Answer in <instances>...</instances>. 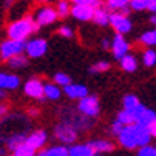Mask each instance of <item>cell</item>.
I'll return each instance as SVG.
<instances>
[{
  "label": "cell",
  "mask_w": 156,
  "mask_h": 156,
  "mask_svg": "<svg viewBox=\"0 0 156 156\" xmlns=\"http://www.w3.org/2000/svg\"><path fill=\"white\" fill-rule=\"evenodd\" d=\"M38 24L35 23L34 16H24L21 19H16L13 23L8 24L6 27V35L8 38H15V40H26L27 37H30L32 34L38 30Z\"/></svg>",
  "instance_id": "1"
},
{
  "label": "cell",
  "mask_w": 156,
  "mask_h": 156,
  "mask_svg": "<svg viewBox=\"0 0 156 156\" xmlns=\"http://www.w3.org/2000/svg\"><path fill=\"white\" fill-rule=\"evenodd\" d=\"M76 137H78V129L72 123L62 119L59 124H56V127H54V139H58L61 144H75Z\"/></svg>",
  "instance_id": "2"
},
{
  "label": "cell",
  "mask_w": 156,
  "mask_h": 156,
  "mask_svg": "<svg viewBox=\"0 0 156 156\" xmlns=\"http://www.w3.org/2000/svg\"><path fill=\"white\" fill-rule=\"evenodd\" d=\"M23 51H26V43L23 40L8 38L2 41V45H0V56H2L3 61H8L13 56L23 54Z\"/></svg>",
  "instance_id": "3"
},
{
  "label": "cell",
  "mask_w": 156,
  "mask_h": 156,
  "mask_svg": "<svg viewBox=\"0 0 156 156\" xmlns=\"http://www.w3.org/2000/svg\"><path fill=\"white\" fill-rule=\"evenodd\" d=\"M58 18H59V15H58V11H56V8L48 6V5H41L40 8H37V11L34 13V19L40 27L51 26Z\"/></svg>",
  "instance_id": "4"
},
{
  "label": "cell",
  "mask_w": 156,
  "mask_h": 156,
  "mask_svg": "<svg viewBox=\"0 0 156 156\" xmlns=\"http://www.w3.org/2000/svg\"><path fill=\"white\" fill-rule=\"evenodd\" d=\"M66 121L69 123H72L78 131H89L91 127L94 126V118L93 116H88V115H84V113L81 112H72V110H69V115L66 118Z\"/></svg>",
  "instance_id": "5"
},
{
  "label": "cell",
  "mask_w": 156,
  "mask_h": 156,
  "mask_svg": "<svg viewBox=\"0 0 156 156\" xmlns=\"http://www.w3.org/2000/svg\"><path fill=\"white\" fill-rule=\"evenodd\" d=\"M110 26L115 29L116 34H123V35L131 32V29H132L131 19L127 18V15H124L121 11H115L110 15Z\"/></svg>",
  "instance_id": "6"
},
{
  "label": "cell",
  "mask_w": 156,
  "mask_h": 156,
  "mask_svg": "<svg viewBox=\"0 0 156 156\" xmlns=\"http://www.w3.org/2000/svg\"><path fill=\"white\" fill-rule=\"evenodd\" d=\"M78 112L84 113V115L88 116H93L96 118L99 115V112H101V105H99V99L96 96H84L83 99H80V102H78Z\"/></svg>",
  "instance_id": "7"
},
{
  "label": "cell",
  "mask_w": 156,
  "mask_h": 156,
  "mask_svg": "<svg viewBox=\"0 0 156 156\" xmlns=\"http://www.w3.org/2000/svg\"><path fill=\"white\" fill-rule=\"evenodd\" d=\"M24 94L30 99H37V101H43L45 97V84L41 83L38 78H30L24 84Z\"/></svg>",
  "instance_id": "8"
},
{
  "label": "cell",
  "mask_w": 156,
  "mask_h": 156,
  "mask_svg": "<svg viewBox=\"0 0 156 156\" xmlns=\"http://www.w3.org/2000/svg\"><path fill=\"white\" fill-rule=\"evenodd\" d=\"M118 144L121 145L123 148L126 150H134V148H137L139 144H137V137H136V132H134V127L132 124L129 126H124L123 131L118 134Z\"/></svg>",
  "instance_id": "9"
},
{
  "label": "cell",
  "mask_w": 156,
  "mask_h": 156,
  "mask_svg": "<svg viewBox=\"0 0 156 156\" xmlns=\"http://www.w3.org/2000/svg\"><path fill=\"white\" fill-rule=\"evenodd\" d=\"M94 11H96V6H94V5H81V3H73V6H72V13H70V16L75 18L76 21L86 23V21H93V18H94Z\"/></svg>",
  "instance_id": "10"
},
{
  "label": "cell",
  "mask_w": 156,
  "mask_h": 156,
  "mask_svg": "<svg viewBox=\"0 0 156 156\" xmlns=\"http://www.w3.org/2000/svg\"><path fill=\"white\" fill-rule=\"evenodd\" d=\"M48 49V43L45 38H32L26 43V53L29 58H41Z\"/></svg>",
  "instance_id": "11"
},
{
  "label": "cell",
  "mask_w": 156,
  "mask_h": 156,
  "mask_svg": "<svg viewBox=\"0 0 156 156\" xmlns=\"http://www.w3.org/2000/svg\"><path fill=\"white\" fill-rule=\"evenodd\" d=\"M112 53L115 56V59H121L129 53V43L127 40L123 37V34H116L112 40Z\"/></svg>",
  "instance_id": "12"
},
{
  "label": "cell",
  "mask_w": 156,
  "mask_h": 156,
  "mask_svg": "<svg viewBox=\"0 0 156 156\" xmlns=\"http://www.w3.org/2000/svg\"><path fill=\"white\" fill-rule=\"evenodd\" d=\"M132 127H134V132H136L139 147H144V145H148V144H150V140H151L153 137H151V134H150L148 126L142 124V123H134Z\"/></svg>",
  "instance_id": "13"
},
{
  "label": "cell",
  "mask_w": 156,
  "mask_h": 156,
  "mask_svg": "<svg viewBox=\"0 0 156 156\" xmlns=\"http://www.w3.org/2000/svg\"><path fill=\"white\" fill-rule=\"evenodd\" d=\"M64 93L69 99H73V101H80L84 96H88V88L83 86V84H73L70 83L67 86H64Z\"/></svg>",
  "instance_id": "14"
},
{
  "label": "cell",
  "mask_w": 156,
  "mask_h": 156,
  "mask_svg": "<svg viewBox=\"0 0 156 156\" xmlns=\"http://www.w3.org/2000/svg\"><path fill=\"white\" fill-rule=\"evenodd\" d=\"M46 140H48V136H46V132L45 131H34L32 134H29L27 136V144L32 145L35 150H40V148H43L45 144H46Z\"/></svg>",
  "instance_id": "15"
},
{
  "label": "cell",
  "mask_w": 156,
  "mask_h": 156,
  "mask_svg": "<svg viewBox=\"0 0 156 156\" xmlns=\"http://www.w3.org/2000/svg\"><path fill=\"white\" fill-rule=\"evenodd\" d=\"M108 10H110V8H108L107 5H105V6H102V5L96 6V11H94V18H93L94 24L101 26V27H104V26L110 24V13H108Z\"/></svg>",
  "instance_id": "16"
},
{
  "label": "cell",
  "mask_w": 156,
  "mask_h": 156,
  "mask_svg": "<svg viewBox=\"0 0 156 156\" xmlns=\"http://www.w3.org/2000/svg\"><path fill=\"white\" fill-rule=\"evenodd\" d=\"M94 148L88 144H76L69 148V156H94Z\"/></svg>",
  "instance_id": "17"
},
{
  "label": "cell",
  "mask_w": 156,
  "mask_h": 156,
  "mask_svg": "<svg viewBox=\"0 0 156 156\" xmlns=\"http://www.w3.org/2000/svg\"><path fill=\"white\" fill-rule=\"evenodd\" d=\"M21 84V80L13 73H0V88L2 89H16Z\"/></svg>",
  "instance_id": "18"
},
{
  "label": "cell",
  "mask_w": 156,
  "mask_h": 156,
  "mask_svg": "<svg viewBox=\"0 0 156 156\" xmlns=\"http://www.w3.org/2000/svg\"><path fill=\"white\" fill-rule=\"evenodd\" d=\"M89 145L94 148L96 153H110L115 150V144H112L110 140L105 139H97V140H91Z\"/></svg>",
  "instance_id": "19"
},
{
  "label": "cell",
  "mask_w": 156,
  "mask_h": 156,
  "mask_svg": "<svg viewBox=\"0 0 156 156\" xmlns=\"http://www.w3.org/2000/svg\"><path fill=\"white\" fill-rule=\"evenodd\" d=\"M26 140H27V136H26L24 132H15V134H11L10 137L5 139V144H6V147H8V150L15 151L16 148H18L21 144H24Z\"/></svg>",
  "instance_id": "20"
},
{
  "label": "cell",
  "mask_w": 156,
  "mask_h": 156,
  "mask_svg": "<svg viewBox=\"0 0 156 156\" xmlns=\"http://www.w3.org/2000/svg\"><path fill=\"white\" fill-rule=\"evenodd\" d=\"M62 91L58 83H46L45 84V97L49 101H59Z\"/></svg>",
  "instance_id": "21"
},
{
  "label": "cell",
  "mask_w": 156,
  "mask_h": 156,
  "mask_svg": "<svg viewBox=\"0 0 156 156\" xmlns=\"http://www.w3.org/2000/svg\"><path fill=\"white\" fill-rule=\"evenodd\" d=\"M119 66H121V69L124 70V72L132 73V72L137 70V59L134 58L132 54H126L124 58L119 59Z\"/></svg>",
  "instance_id": "22"
},
{
  "label": "cell",
  "mask_w": 156,
  "mask_h": 156,
  "mask_svg": "<svg viewBox=\"0 0 156 156\" xmlns=\"http://www.w3.org/2000/svg\"><path fill=\"white\" fill-rule=\"evenodd\" d=\"M116 119H119L124 126H129V124H134V123H137V118H136V115H134V112L132 110H127V108H124V110H121L118 113V116H116Z\"/></svg>",
  "instance_id": "23"
},
{
  "label": "cell",
  "mask_w": 156,
  "mask_h": 156,
  "mask_svg": "<svg viewBox=\"0 0 156 156\" xmlns=\"http://www.w3.org/2000/svg\"><path fill=\"white\" fill-rule=\"evenodd\" d=\"M142 62H144L145 67H154L156 66V51L151 48L145 49L142 53Z\"/></svg>",
  "instance_id": "24"
},
{
  "label": "cell",
  "mask_w": 156,
  "mask_h": 156,
  "mask_svg": "<svg viewBox=\"0 0 156 156\" xmlns=\"http://www.w3.org/2000/svg\"><path fill=\"white\" fill-rule=\"evenodd\" d=\"M6 64L11 67V69H24L27 67V58L24 54H18V56H13L6 61Z\"/></svg>",
  "instance_id": "25"
},
{
  "label": "cell",
  "mask_w": 156,
  "mask_h": 156,
  "mask_svg": "<svg viewBox=\"0 0 156 156\" xmlns=\"http://www.w3.org/2000/svg\"><path fill=\"white\" fill-rule=\"evenodd\" d=\"M56 11H58L59 18H67L70 13H72V6H70L69 0H59L56 3Z\"/></svg>",
  "instance_id": "26"
},
{
  "label": "cell",
  "mask_w": 156,
  "mask_h": 156,
  "mask_svg": "<svg viewBox=\"0 0 156 156\" xmlns=\"http://www.w3.org/2000/svg\"><path fill=\"white\" fill-rule=\"evenodd\" d=\"M13 153L18 154V156H35L37 154V150H35L32 145L27 144V142H24V144H21Z\"/></svg>",
  "instance_id": "27"
},
{
  "label": "cell",
  "mask_w": 156,
  "mask_h": 156,
  "mask_svg": "<svg viewBox=\"0 0 156 156\" xmlns=\"http://www.w3.org/2000/svg\"><path fill=\"white\" fill-rule=\"evenodd\" d=\"M140 43L145 46H156V29L148 30L145 34H142L140 37Z\"/></svg>",
  "instance_id": "28"
},
{
  "label": "cell",
  "mask_w": 156,
  "mask_h": 156,
  "mask_svg": "<svg viewBox=\"0 0 156 156\" xmlns=\"http://www.w3.org/2000/svg\"><path fill=\"white\" fill-rule=\"evenodd\" d=\"M129 2L131 0H105V5L113 11H121L123 8L129 6Z\"/></svg>",
  "instance_id": "29"
},
{
  "label": "cell",
  "mask_w": 156,
  "mask_h": 156,
  "mask_svg": "<svg viewBox=\"0 0 156 156\" xmlns=\"http://www.w3.org/2000/svg\"><path fill=\"white\" fill-rule=\"evenodd\" d=\"M153 121H156V113L153 110H150V108H145L144 112H142V115H140L137 123H142V124L148 126V124H151Z\"/></svg>",
  "instance_id": "30"
},
{
  "label": "cell",
  "mask_w": 156,
  "mask_h": 156,
  "mask_svg": "<svg viewBox=\"0 0 156 156\" xmlns=\"http://www.w3.org/2000/svg\"><path fill=\"white\" fill-rule=\"evenodd\" d=\"M137 105H140V102H139V99L134 96V94H127V96H124V99H123V107L124 108H127V110H134L137 107Z\"/></svg>",
  "instance_id": "31"
},
{
  "label": "cell",
  "mask_w": 156,
  "mask_h": 156,
  "mask_svg": "<svg viewBox=\"0 0 156 156\" xmlns=\"http://www.w3.org/2000/svg\"><path fill=\"white\" fill-rule=\"evenodd\" d=\"M48 156H69V148L64 145H56L48 148Z\"/></svg>",
  "instance_id": "32"
},
{
  "label": "cell",
  "mask_w": 156,
  "mask_h": 156,
  "mask_svg": "<svg viewBox=\"0 0 156 156\" xmlns=\"http://www.w3.org/2000/svg\"><path fill=\"white\" fill-rule=\"evenodd\" d=\"M110 69V62L108 61H101V62H96L93 67L89 69V73H101V72H107Z\"/></svg>",
  "instance_id": "33"
},
{
  "label": "cell",
  "mask_w": 156,
  "mask_h": 156,
  "mask_svg": "<svg viewBox=\"0 0 156 156\" xmlns=\"http://www.w3.org/2000/svg\"><path fill=\"white\" fill-rule=\"evenodd\" d=\"M53 80H54V83H58L59 86H67V84L72 83V80H70V76H69L67 73H62V72L54 73Z\"/></svg>",
  "instance_id": "34"
},
{
  "label": "cell",
  "mask_w": 156,
  "mask_h": 156,
  "mask_svg": "<svg viewBox=\"0 0 156 156\" xmlns=\"http://www.w3.org/2000/svg\"><path fill=\"white\" fill-rule=\"evenodd\" d=\"M129 6H131V10H134V11L148 10V0H131Z\"/></svg>",
  "instance_id": "35"
},
{
  "label": "cell",
  "mask_w": 156,
  "mask_h": 156,
  "mask_svg": "<svg viewBox=\"0 0 156 156\" xmlns=\"http://www.w3.org/2000/svg\"><path fill=\"white\" fill-rule=\"evenodd\" d=\"M137 156H156V147H151V145L140 147Z\"/></svg>",
  "instance_id": "36"
},
{
  "label": "cell",
  "mask_w": 156,
  "mask_h": 156,
  "mask_svg": "<svg viewBox=\"0 0 156 156\" xmlns=\"http://www.w3.org/2000/svg\"><path fill=\"white\" fill-rule=\"evenodd\" d=\"M59 35L64 38H72L73 37V29L70 26H61L59 27Z\"/></svg>",
  "instance_id": "37"
},
{
  "label": "cell",
  "mask_w": 156,
  "mask_h": 156,
  "mask_svg": "<svg viewBox=\"0 0 156 156\" xmlns=\"http://www.w3.org/2000/svg\"><path fill=\"white\" fill-rule=\"evenodd\" d=\"M123 127H124V124L119 121V119H115V121L112 123V134L113 136H118V134L123 131Z\"/></svg>",
  "instance_id": "38"
},
{
  "label": "cell",
  "mask_w": 156,
  "mask_h": 156,
  "mask_svg": "<svg viewBox=\"0 0 156 156\" xmlns=\"http://www.w3.org/2000/svg\"><path fill=\"white\" fill-rule=\"evenodd\" d=\"M73 3H81V5H94V6H99L102 5L101 0H72Z\"/></svg>",
  "instance_id": "39"
},
{
  "label": "cell",
  "mask_w": 156,
  "mask_h": 156,
  "mask_svg": "<svg viewBox=\"0 0 156 156\" xmlns=\"http://www.w3.org/2000/svg\"><path fill=\"white\" fill-rule=\"evenodd\" d=\"M148 129H150L151 137H153V139H156V121H153L151 124H148Z\"/></svg>",
  "instance_id": "40"
},
{
  "label": "cell",
  "mask_w": 156,
  "mask_h": 156,
  "mask_svg": "<svg viewBox=\"0 0 156 156\" xmlns=\"http://www.w3.org/2000/svg\"><path fill=\"white\" fill-rule=\"evenodd\" d=\"M148 10L156 15V0H148Z\"/></svg>",
  "instance_id": "41"
},
{
  "label": "cell",
  "mask_w": 156,
  "mask_h": 156,
  "mask_svg": "<svg viewBox=\"0 0 156 156\" xmlns=\"http://www.w3.org/2000/svg\"><path fill=\"white\" fill-rule=\"evenodd\" d=\"M102 48H105V49L112 48V40H108V38H104V40H102Z\"/></svg>",
  "instance_id": "42"
},
{
  "label": "cell",
  "mask_w": 156,
  "mask_h": 156,
  "mask_svg": "<svg viewBox=\"0 0 156 156\" xmlns=\"http://www.w3.org/2000/svg\"><path fill=\"white\" fill-rule=\"evenodd\" d=\"M35 156H48V150H43V148H40Z\"/></svg>",
  "instance_id": "43"
},
{
  "label": "cell",
  "mask_w": 156,
  "mask_h": 156,
  "mask_svg": "<svg viewBox=\"0 0 156 156\" xmlns=\"http://www.w3.org/2000/svg\"><path fill=\"white\" fill-rule=\"evenodd\" d=\"M13 3H15V0H5V5L6 6H11Z\"/></svg>",
  "instance_id": "44"
},
{
  "label": "cell",
  "mask_w": 156,
  "mask_h": 156,
  "mask_svg": "<svg viewBox=\"0 0 156 156\" xmlns=\"http://www.w3.org/2000/svg\"><path fill=\"white\" fill-rule=\"evenodd\" d=\"M29 115H32V116H37V115H38V112H37V110H29Z\"/></svg>",
  "instance_id": "45"
},
{
  "label": "cell",
  "mask_w": 156,
  "mask_h": 156,
  "mask_svg": "<svg viewBox=\"0 0 156 156\" xmlns=\"http://www.w3.org/2000/svg\"><path fill=\"white\" fill-rule=\"evenodd\" d=\"M150 23H151V24H156V16H151V18H150Z\"/></svg>",
  "instance_id": "46"
},
{
  "label": "cell",
  "mask_w": 156,
  "mask_h": 156,
  "mask_svg": "<svg viewBox=\"0 0 156 156\" xmlns=\"http://www.w3.org/2000/svg\"><path fill=\"white\" fill-rule=\"evenodd\" d=\"M37 2H40V3H49V2H53V0H37Z\"/></svg>",
  "instance_id": "47"
},
{
  "label": "cell",
  "mask_w": 156,
  "mask_h": 156,
  "mask_svg": "<svg viewBox=\"0 0 156 156\" xmlns=\"http://www.w3.org/2000/svg\"><path fill=\"white\" fill-rule=\"evenodd\" d=\"M0 112H2V115H5V113H6V107H2V108H0Z\"/></svg>",
  "instance_id": "48"
},
{
  "label": "cell",
  "mask_w": 156,
  "mask_h": 156,
  "mask_svg": "<svg viewBox=\"0 0 156 156\" xmlns=\"http://www.w3.org/2000/svg\"><path fill=\"white\" fill-rule=\"evenodd\" d=\"M102 154H104V153H96L94 156H102Z\"/></svg>",
  "instance_id": "49"
},
{
  "label": "cell",
  "mask_w": 156,
  "mask_h": 156,
  "mask_svg": "<svg viewBox=\"0 0 156 156\" xmlns=\"http://www.w3.org/2000/svg\"><path fill=\"white\" fill-rule=\"evenodd\" d=\"M10 156H18V154H15V153H13V154H10Z\"/></svg>",
  "instance_id": "50"
}]
</instances>
